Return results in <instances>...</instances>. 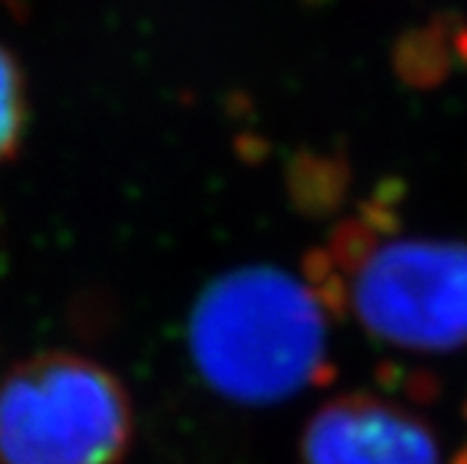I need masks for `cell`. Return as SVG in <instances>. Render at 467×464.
<instances>
[{"instance_id":"cell-1","label":"cell","mask_w":467,"mask_h":464,"mask_svg":"<svg viewBox=\"0 0 467 464\" xmlns=\"http://www.w3.org/2000/svg\"><path fill=\"white\" fill-rule=\"evenodd\" d=\"M330 314L398 350L467 347V241L398 232L380 204L345 222L306 266Z\"/></svg>"},{"instance_id":"cell-2","label":"cell","mask_w":467,"mask_h":464,"mask_svg":"<svg viewBox=\"0 0 467 464\" xmlns=\"http://www.w3.org/2000/svg\"><path fill=\"white\" fill-rule=\"evenodd\" d=\"M327 305L308 277L272 266L235 269L191 308L188 353L202 381L241 406H272L325 384Z\"/></svg>"},{"instance_id":"cell-3","label":"cell","mask_w":467,"mask_h":464,"mask_svg":"<svg viewBox=\"0 0 467 464\" xmlns=\"http://www.w3.org/2000/svg\"><path fill=\"white\" fill-rule=\"evenodd\" d=\"M132 434L130 395L88 356L36 353L0 381V464H120Z\"/></svg>"},{"instance_id":"cell-4","label":"cell","mask_w":467,"mask_h":464,"mask_svg":"<svg viewBox=\"0 0 467 464\" xmlns=\"http://www.w3.org/2000/svg\"><path fill=\"white\" fill-rule=\"evenodd\" d=\"M300 464H442L434 428L411 408L369 392L325 403L303 431Z\"/></svg>"},{"instance_id":"cell-5","label":"cell","mask_w":467,"mask_h":464,"mask_svg":"<svg viewBox=\"0 0 467 464\" xmlns=\"http://www.w3.org/2000/svg\"><path fill=\"white\" fill-rule=\"evenodd\" d=\"M28 123V93L23 67L9 48L0 46V162L20 151Z\"/></svg>"},{"instance_id":"cell-6","label":"cell","mask_w":467,"mask_h":464,"mask_svg":"<svg viewBox=\"0 0 467 464\" xmlns=\"http://www.w3.org/2000/svg\"><path fill=\"white\" fill-rule=\"evenodd\" d=\"M464 417H467V406H464ZM453 464H467V442H464V445H462V450L456 453Z\"/></svg>"}]
</instances>
